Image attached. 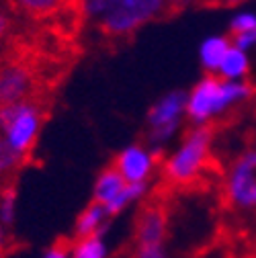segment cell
Listing matches in <instances>:
<instances>
[{"instance_id":"1","label":"cell","mask_w":256,"mask_h":258,"mask_svg":"<svg viewBox=\"0 0 256 258\" xmlns=\"http://www.w3.org/2000/svg\"><path fill=\"white\" fill-rule=\"evenodd\" d=\"M82 19L107 39H127L170 15L168 0H78Z\"/></svg>"},{"instance_id":"2","label":"cell","mask_w":256,"mask_h":258,"mask_svg":"<svg viewBox=\"0 0 256 258\" xmlns=\"http://www.w3.org/2000/svg\"><path fill=\"white\" fill-rule=\"evenodd\" d=\"M250 96L252 86L248 82H228L215 74H207L186 92V119L190 127L211 125Z\"/></svg>"},{"instance_id":"3","label":"cell","mask_w":256,"mask_h":258,"mask_svg":"<svg viewBox=\"0 0 256 258\" xmlns=\"http://www.w3.org/2000/svg\"><path fill=\"white\" fill-rule=\"evenodd\" d=\"M213 127H190L178 146L162 156L160 174L172 186H186L203 176L211 162Z\"/></svg>"},{"instance_id":"4","label":"cell","mask_w":256,"mask_h":258,"mask_svg":"<svg viewBox=\"0 0 256 258\" xmlns=\"http://www.w3.org/2000/svg\"><path fill=\"white\" fill-rule=\"evenodd\" d=\"M43 117L45 115L37 101L0 107V138L27 158L37 146Z\"/></svg>"},{"instance_id":"5","label":"cell","mask_w":256,"mask_h":258,"mask_svg":"<svg viewBox=\"0 0 256 258\" xmlns=\"http://www.w3.org/2000/svg\"><path fill=\"white\" fill-rule=\"evenodd\" d=\"M186 119V92L170 90L150 107L146 115V140L148 146L164 156V148L176 138Z\"/></svg>"},{"instance_id":"6","label":"cell","mask_w":256,"mask_h":258,"mask_svg":"<svg viewBox=\"0 0 256 258\" xmlns=\"http://www.w3.org/2000/svg\"><path fill=\"white\" fill-rule=\"evenodd\" d=\"M150 192V184H130L115 166H105L92 184V201L99 203L111 217L121 215L132 205L144 201Z\"/></svg>"},{"instance_id":"7","label":"cell","mask_w":256,"mask_h":258,"mask_svg":"<svg viewBox=\"0 0 256 258\" xmlns=\"http://www.w3.org/2000/svg\"><path fill=\"white\" fill-rule=\"evenodd\" d=\"M223 199L236 211H256V148L238 154L223 174Z\"/></svg>"},{"instance_id":"8","label":"cell","mask_w":256,"mask_h":258,"mask_svg":"<svg viewBox=\"0 0 256 258\" xmlns=\"http://www.w3.org/2000/svg\"><path fill=\"white\" fill-rule=\"evenodd\" d=\"M37 74L33 66L19 57H11L0 63V107L37 101Z\"/></svg>"},{"instance_id":"9","label":"cell","mask_w":256,"mask_h":258,"mask_svg":"<svg viewBox=\"0 0 256 258\" xmlns=\"http://www.w3.org/2000/svg\"><path fill=\"white\" fill-rule=\"evenodd\" d=\"M160 164L162 156L144 144L125 146L113 160L115 170L130 184H150L154 174L160 170Z\"/></svg>"},{"instance_id":"10","label":"cell","mask_w":256,"mask_h":258,"mask_svg":"<svg viewBox=\"0 0 256 258\" xmlns=\"http://www.w3.org/2000/svg\"><path fill=\"white\" fill-rule=\"evenodd\" d=\"M170 232L168 211L160 203H148L140 209L134 225L136 246H156L166 244Z\"/></svg>"},{"instance_id":"11","label":"cell","mask_w":256,"mask_h":258,"mask_svg":"<svg viewBox=\"0 0 256 258\" xmlns=\"http://www.w3.org/2000/svg\"><path fill=\"white\" fill-rule=\"evenodd\" d=\"M111 215L99 205L90 201L74 219V238H90V236H103Z\"/></svg>"},{"instance_id":"12","label":"cell","mask_w":256,"mask_h":258,"mask_svg":"<svg viewBox=\"0 0 256 258\" xmlns=\"http://www.w3.org/2000/svg\"><path fill=\"white\" fill-rule=\"evenodd\" d=\"M232 47V39L230 37H223V35H211L207 39H203V43L199 45V59H201V66L207 74H215L219 72V66L226 53Z\"/></svg>"},{"instance_id":"13","label":"cell","mask_w":256,"mask_h":258,"mask_svg":"<svg viewBox=\"0 0 256 258\" xmlns=\"http://www.w3.org/2000/svg\"><path fill=\"white\" fill-rule=\"evenodd\" d=\"M72 0H11V7L29 19H49L70 9Z\"/></svg>"},{"instance_id":"14","label":"cell","mask_w":256,"mask_h":258,"mask_svg":"<svg viewBox=\"0 0 256 258\" xmlns=\"http://www.w3.org/2000/svg\"><path fill=\"white\" fill-rule=\"evenodd\" d=\"M248 72H250L248 53L242 51L240 47H236L232 43L230 51L226 53V57H223V61H221L217 76L221 80H228V82H244V78L248 76Z\"/></svg>"},{"instance_id":"15","label":"cell","mask_w":256,"mask_h":258,"mask_svg":"<svg viewBox=\"0 0 256 258\" xmlns=\"http://www.w3.org/2000/svg\"><path fill=\"white\" fill-rule=\"evenodd\" d=\"M109 244L105 236H90L80 238L70 244L72 258H109Z\"/></svg>"},{"instance_id":"16","label":"cell","mask_w":256,"mask_h":258,"mask_svg":"<svg viewBox=\"0 0 256 258\" xmlns=\"http://www.w3.org/2000/svg\"><path fill=\"white\" fill-rule=\"evenodd\" d=\"M25 156L15 152L3 138H0V182H7L11 176H15L23 164H25Z\"/></svg>"},{"instance_id":"17","label":"cell","mask_w":256,"mask_h":258,"mask_svg":"<svg viewBox=\"0 0 256 258\" xmlns=\"http://www.w3.org/2000/svg\"><path fill=\"white\" fill-rule=\"evenodd\" d=\"M0 221L11 230L17 221V190L13 186L0 188Z\"/></svg>"},{"instance_id":"18","label":"cell","mask_w":256,"mask_h":258,"mask_svg":"<svg viewBox=\"0 0 256 258\" xmlns=\"http://www.w3.org/2000/svg\"><path fill=\"white\" fill-rule=\"evenodd\" d=\"M254 29H256V13H252V11H240L230 21V35L232 37L246 35Z\"/></svg>"},{"instance_id":"19","label":"cell","mask_w":256,"mask_h":258,"mask_svg":"<svg viewBox=\"0 0 256 258\" xmlns=\"http://www.w3.org/2000/svg\"><path fill=\"white\" fill-rule=\"evenodd\" d=\"M134 258H172L166 244H156V246H136Z\"/></svg>"},{"instance_id":"20","label":"cell","mask_w":256,"mask_h":258,"mask_svg":"<svg viewBox=\"0 0 256 258\" xmlns=\"http://www.w3.org/2000/svg\"><path fill=\"white\" fill-rule=\"evenodd\" d=\"M39 258H72L70 254V244H63V242H55L51 246H47Z\"/></svg>"},{"instance_id":"21","label":"cell","mask_w":256,"mask_h":258,"mask_svg":"<svg viewBox=\"0 0 256 258\" xmlns=\"http://www.w3.org/2000/svg\"><path fill=\"white\" fill-rule=\"evenodd\" d=\"M201 5H207V0H168L170 15L186 11V9H193V7H201Z\"/></svg>"},{"instance_id":"22","label":"cell","mask_w":256,"mask_h":258,"mask_svg":"<svg viewBox=\"0 0 256 258\" xmlns=\"http://www.w3.org/2000/svg\"><path fill=\"white\" fill-rule=\"evenodd\" d=\"M11 29H13V19L7 11H0V41L7 39V35L11 33Z\"/></svg>"},{"instance_id":"23","label":"cell","mask_w":256,"mask_h":258,"mask_svg":"<svg viewBox=\"0 0 256 258\" xmlns=\"http://www.w3.org/2000/svg\"><path fill=\"white\" fill-rule=\"evenodd\" d=\"M244 3H246V0H207V5L219 7V9H234V7H240Z\"/></svg>"},{"instance_id":"24","label":"cell","mask_w":256,"mask_h":258,"mask_svg":"<svg viewBox=\"0 0 256 258\" xmlns=\"http://www.w3.org/2000/svg\"><path fill=\"white\" fill-rule=\"evenodd\" d=\"M9 246V230L5 228V223L0 221V252H5Z\"/></svg>"}]
</instances>
